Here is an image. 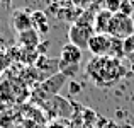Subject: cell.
Here are the masks:
<instances>
[{"label": "cell", "mask_w": 134, "mask_h": 128, "mask_svg": "<svg viewBox=\"0 0 134 128\" xmlns=\"http://www.w3.org/2000/svg\"><path fill=\"white\" fill-rule=\"evenodd\" d=\"M31 21H32V27L41 34H46L49 31V24H48V16L43 10H32L31 12Z\"/></svg>", "instance_id": "10"}, {"label": "cell", "mask_w": 134, "mask_h": 128, "mask_svg": "<svg viewBox=\"0 0 134 128\" xmlns=\"http://www.w3.org/2000/svg\"><path fill=\"white\" fill-rule=\"evenodd\" d=\"M121 128H134V126H131V125H122Z\"/></svg>", "instance_id": "17"}, {"label": "cell", "mask_w": 134, "mask_h": 128, "mask_svg": "<svg viewBox=\"0 0 134 128\" xmlns=\"http://www.w3.org/2000/svg\"><path fill=\"white\" fill-rule=\"evenodd\" d=\"M56 2L59 3V5H63V7H66L68 3H71V0H56Z\"/></svg>", "instance_id": "15"}, {"label": "cell", "mask_w": 134, "mask_h": 128, "mask_svg": "<svg viewBox=\"0 0 134 128\" xmlns=\"http://www.w3.org/2000/svg\"><path fill=\"white\" fill-rule=\"evenodd\" d=\"M0 3H3V5H7V7H9L10 3H12V0H0Z\"/></svg>", "instance_id": "16"}, {"label": "cell", "mask_w": 134, "mask_h": 128, "mask_svg": "<svg viewBox=\"0 0 134 128\" xmlns=\"http://www.w3.org/2000/svg\"><path fill=\"white\" fill-rule=\"evenodd\" d=\"M66 77L63 75V73H54V75H51L49 79H46L43 84L37 87L36 94L37 97H41V101H49V99L56 97V94H58V91L63 87V84H65Z\"/></svg>", "instance_id": "4"}, {"label": "cell", "mask_w": 134, "mask_h": 128, "mask_svg": "<svg viewBox=\"0 0 134 128\" xmlns=\"http://www.w3.org/2000/svg\"><path fill=\"white\" fill-rule=\"evenodd\" d=\"M92 3H93V0H71V5L76 7V9H80V10L90 9Z\"/></svg>", "instance_id": "11"}, {"label": "cell", "mask_w": 134, "mask_h": 128, "mask_svg": "<svg viewBox=\"0 0 134 128\" xmlns=\"http://www.w3.org/2000/svg\"><path fill=\"white\" fill-rule=\"evenodd\" d=\"M95 34V29L92 24H82V22H75L70 26L68 29V38H70V43L78 48L85 50L88 48V43L92 40V36Z\"/></svg>", "instance_id": "3"}, {"label": "cell", "mask_w": 134, "mask_h": 128, "mask_svg": "<svg viewBox=\"0 0 134 128\" xmlns=\"http://www.w3.org/2000/svg\"><path fill=\"white\" fill-rule=\"evenodd\" d=\"M129 3H131V5H132V9H134V0H129Z\"/></svg>", "instance_id": "18"}, {"label": "cell", "mask_w": 134, "mask_h": 128, "mask_svg": "<svg viewBox=\"0 0 134 128\" xmlns=\"http://www.w3.org/2000/svg\"><path fill=\"white\" fill-rule=\"evenodd\" d=\"M112 43H114V36L110 34H98L95 33L88 43V51H92L93 56H110L112 53Z\"/></svg>", "instance_id": "5"}, {"label": "cell", "mask_w": 134, "mask_h": 128, "mask_svg": "<svg viewBox=\"0 0 134 128\" xmlns=\"http://www.w3.org/2000/svg\"><path fill=\"white\" fill-rule=\"evenodd\" d=\"M82 58H83V50L78 48V46H75V45H71V43H66V45L61 48L58 63H61V65L80 67Z\"/></svg>", "instance_id": "6"}, {"label": "cell", "mask_w": 134, "mask_h": 128, "mask_svg": "<svg viewBox=\"0 0 134 128\" xmlns=\"http://www.w3.org/2000/svg\"><path fill=\"white\" fill-rule=\"evenodd\" d=\"M70 89H71V94H78L82 91V85L76 84V82H70Z\"/></svg>", "instance_id": "13"}, {"label": "cell", "mask_w": 134, "mask_h": 128, "mask_svg": "<svg viewBox=\"0 0 134 128\" xmlns=\"http://www.w3.org/2000/svg\"><path fill=\"white\" fill-rule=\"evenodd\" d=\"M109 34L119 40H127L129 36L134 34V21L131 16L126 14H114L110 19V26H109Z\"/></svg>", "instance_id": "2"}, {"label": "cell", "mask_w": 134, "mask_h": 128, "mask_svg": "<svg viewBox=\"0 0 134 128\" xmlns=\"http://www.w3.org/2000/svg\"><path fill=\"white\" fill-rule=\"evenodd\" d=\"M19 43L24 46V50H34L39 46V33L36 29H29V31H24V33H19Z\"/></svg>", "instance_id": "9"}, {"label": "cell", "mask_w": 134, "mask_h": 128, "mask_svg": "<svg viewBox=\"0 0 134 128\" xmlns=\"http://www.w3.org/2000/svg\"><path fill=\"white\" fill-rule=\"evenodd\" d=\"M114 14L109 12L107 9H102L95 14V21H93V29L98 34H109V26H110V19Z\"/></svg>", "instance_id": "8"}, {"label": "cell", "mask_w": 134, "mask_h": 128, "mask_svg": "<svg viewBox=\"0 0 134 128\" xmlns=\"http://www.w3.org/2000/svg\"><path fill=\"white\" fill-rule=\"evenodd\" d=\"M10 26L12 29L19 33H24V31H29L32 29V21H31V12H27L26 9H20V10H15L10 17Z\"/></svg>", "instance_id": "7"}, {"label": "cell", "mask_w": 134, "mask_h": 128, "mask_svg": "<svg viewBox=\"0 0 134 128\" xmlns=\"http://www.w3.org/2000/svg\"><path fill=\"white\" fill-rule=\"evenodd\" d=\"M9 65H10V58H9V55H7L5 51H0V72H3V70H5Z\"/></svg>", "instance_id": "12"}, {"label": "cell", "mask_w": 134, "mask_h": 128, "mask_svg": "<svg viewBox=\"0 0 134 128\" xmlns=\"http://www.w3.org/2000/svg\"><path fill=\"white\" fill-rule=\"evenodd\" d=\"M46 128H68V126H66L63 121H51Z\"/></svg>", "instance_id": "14"}, {"label": "cell", "mask_w": 134, "mask_h": 128, "mask_svg": "<svg viewBox=\"0 0 134 128\" xmlns=\"http://www.w3.org/2000/svg\"><path fill=\"white\" fill-rule=\"evenodd\" d=\"M124 73V68L117 58L110 56H95L87 67V75L98 85H110Z\"/></svg>", "instance_id": "1"}]
</instances>
